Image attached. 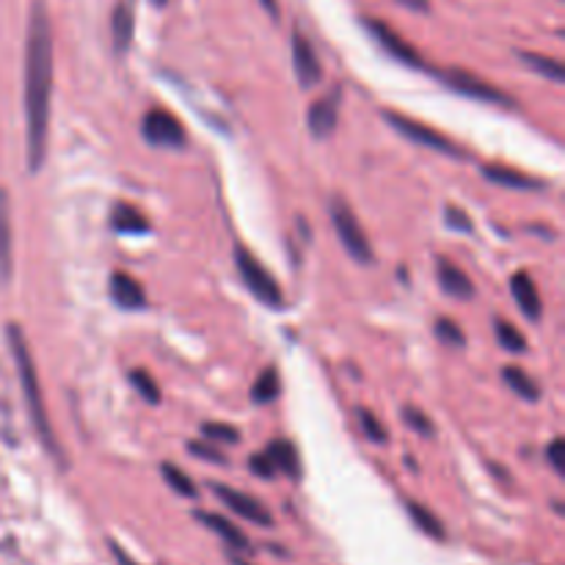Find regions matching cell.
I'll return each instance as SVG.
<instances>
[{
    "label": "cell",
    "mask_w": 565,
    "mask_h": 565,
    "mask_svg": "<svg viewBox=\"0 0 565 565\" xmlns=\"http://www.w3.org/2000/svg\"><path fill=\"white\" fill-rule=\"evenodd\" d=\"M132 33H136V14H132L130 3H116L114 17H110V36H114V53L125 55L132 44Z\"/></svg>",
    "instance_id": "9a60e30c"
},
{
    "label": "cell",
    "mask_w": 565,
    "mask_h": 565,
    "mask_svg": "<svg viewBox=\"0 0 565 565\" xmlns=\"http://www.w3.org/2000/svg\"><path fill=\"white\" fill-rule=\"evenodd\" d=\"M252 472L254 475H259V478H265V480H274L276 478V467H274V461H270L268 456H252Z\"/></svg>",
    "instance_id": "836d02e7"
},
{
    "label": "cell",
    "mask_w": 565,
    "mask_h": 565,
    "mask_svg": "<svg viewBox=\"0 0 565 565\" xmlns=\"http://www.w3.org/2000/svg\"><path fill=\"white\" fill-rule=\"evenodd\" d=\"M160 472H163L166 483H169L171 489H174L180 497H191V500H193V497L199 494L196 486H193V480L188 478V475L182 472V469H177L174 463H163V467H160Z\"/></svg>",
    "instance_id": "484cf974"
},
{
    "label": "cell",
    "mask_w": 565,
    "mask_h": 565,
    "mask_svg": "<svg viewBox=\"0 0 565 565\" xmlns=\"http://www.w3.org/2000/svg\"><path fill=\"white\" fill-rule=\"evenodd\" d=\"M494 326H497V340H500V345L505 348V351L511 353L527 351V340H524V334L516 329V326H511L508 320H497Z\"/></svg>",
    "instance_id": "d4e9b609"
},
{
    "label": "cell",
    "mask_w": 565,
    "mask_h": 565,
    "mask_svg": "<svg viewBox=\"0 0 565 565\" xmlns=\"http://www.w3.org/2000/svg\"><path fill=\"white\" fill-rule=\"evenodd\" d=\"M6 337H9L11 356H14L17 373H20L22 397H25V408H28V417H31L33 430H36V436H39V441L44 445V450L53 456V461L61 463V467H66L64 450H61L58 439H55V434H53V425H50L47 406H44V395H42V384H39L36 364H33L31 351H28L25 334H22V329L17 323H9Z\"/></svg>",
    "instance_id": "7a4b0ae2"
},
{
    "label": "cell",
    "mask_w": 565,
    "mask_h": 565,
    "mask_svg": "<svg viewBox=\"0 0 565 565\" xmlns=\"http://www.w3.org/2000/svg\"><path fill=\"white\" fill-rule=\"evenodd\" d=\"M397 3L412 11H419V14H428L430 11V0H397Z\"/></svg>",
    "instance_id": "d590c367"
},
{
    "label": "cell",
    "mask_w": 565,
    "mask_h": 565,
    "mask_svg": "<svg viewBox=\"0 0 565 565\" xmlns=\"http://www.w3.org/2000/svg\"><path fill=\"white\" fill-rule=\"evenodd\" d=\"M213 491L215 497H218L232 513H235V516L259 524V527H270V524H274V516H270L268 508H265L259 500H254V497L243 494V491H235V489H226V486H213Z\"/></svg>",
    "instance_id": "30bf717a"
},
{
    "label": "cell",
    "mask_w": 565,
    "mask_h": 565,
    "mask_svg": "<svg viewBox=\"0 0 565 565\" xmlns=\"http://www.w3.org/2000/svg\"><path fill=\"white\" fill-rule=\"evenodd\" d=\"M436 274H439V285L447 296L461 298V301L475 298L472 279H469V276L463 274L456 263H450V259H439V265H436Z\"/></svg>",
    "instance_id": "5bb4252c"
},
{
    "label": "cell",
    "mask_w": 565,
    "mask_h": 565,
    "mask_svg": "<svg viewBox=\"0 0 565 565\" xmlns=\"http://www.w3.org/2000/svg\"><path fill=\"white\" fill-rule=\"evenodd\" d=\"M265 456L274 461L276 472H285L287 478H292V480L301 478V458H298V450H296V445H292V441H287V439L270 441L268 452H265Z\"/></svg>",
    "instance_id": "ac0fdd59"
},
{
    "label": "cell",
    "mask_w": 565,
    "mask_h": 565,
    "mask_svg": "<svg viewBox=\"0 0 565 565\" xmlns=\"http://www.w3.org/2000/svg\"><path fill=\"white\" fill-rule=\"evenodd\" d=\"M483 174L489 182H497L502 188H513V191H541L546 185L544 180L527 177L524 171L511 169V166H486Z\"/></svg>",
    "instance_id": "e0dca14e"
},
{
    "label": "cell",
    "mask_w": 565,
    "mask_h": 565,
    "mask_svg": "<svg viewBox=\"0 0 565 565\" xmlns=\"http://www.w3.org/2000/svg\"><path fill=\"white\" fill-rule=\"evenodd\" d=\"M384 119L390 121V125L395 127L403 138L419 143V147L434 149V152H441V154H450V158H463L461 147H458L456 141H450L445 132H439V130H434V127L423 125V121L412 119V116L395 114V110H384Z\"/></svg>",
    "instance_id": "5b68a950"
},
{
    "label": "cell",
    "mask_w": 565,
    "mask_h": 565,
    "mask_svg": "<svg viewBox=\"0 0 565 565\" xmlns=\"http://www.w3.org/2000/svg\"><path fill=\"white\" fill-rule=\"evenodd\" d=\"M14 274V232H11V202L6 188H0V287Z\"/></svg>",
    "instance_id": "7c38bea8"
},
{
    "label": "cell",
    "mask_w": 565,
    "mask_h": 565,
    "mask_svg": "<svg viewBox=\"0 0 565 565\" xmlns=\"http://www.w3.org/2000/svg\"><path fill=\"white\" fill-rule=\"evenodd\" d=\"M439 77L447 88L463 94V97L480 99V103L505 105V108H513V105H516L513 103V97H508L505 92H500V88L491 86L489 81H483V77L472 75V72L467 70H447V72H439Z\"/></svg>",
    "instance_id": "52a82bcc"
},
{
    "label": "cell",
    "mask_w": 565,
    "mask_h": 565,
    "mask_svg": "<svg viewBox=\"0 0 565 565\" xmlns=\"http://www.w3.org/2000/svg\"><path fill=\"white\" fill-rule=\"evenodd\" d=\"M141 132H143V138L152 143V147L180 149L188 143V132H185V127H182V121L163 108H152L143 114Z\"/></svg>",
    "instance_id": "8992f818"
},
{
    "label": "cell",
    "mask_w": 565,
    "mask_h": 565,
    "mask_svg": "<svg viewBox=\"0 0 565 565\" xmlns=\"http://www.w3.org/2000/svg\"><path fill=\"white\" fill-rule=\"evenodd\" d=\"M188 452H191V456H196V458H202V461H207V463H221V467L226 463V458L221 456L215 447L204 445V441H188Z\"/></svg>",
    "instance_id": "1f68e13d"
},
{
    "label": "cell",
    "mask_w": 565,
    "mask_h": 565,
    "mask_svg": "<svg viewBox=\"0 0 565 565\" xmlns=\"http://www.w3.org/2000/svg\"><path fill=\"white\" fill-rule=\"evenodd\" d=\"M364 28H367V31L373 33L375 42H379L381 47H384L386 53L392 55V58H397V61H401V64L414 66V70H425L423 55H419V50L412 47V44H408L406 39H401V33L392 31V28L386 25V22L364 20Z\"/></svg>",
    "instance_id": "ba28073f"
},
{
    "label": "cell",
    "mask_w": 565,
    "mask_h": 565,
    "mask_svg": "<svg viewBox=\"0 0 565 565\" xmlns=\"http://www.w3.org/2000/svg\"><path fill=\"white\" fill-rule=\"evenodd\" d=\"M232 565H248V563H243L241 557H232Z\"/></svg>",
    "instance_id": "f35d334b"
},
{
    "label": "cell",
    "mask_w": 565,
    "mask_h": 565,
    "mask_svg": "<svg viewBox=\"0 0 565 565\" xmlns=\"http://www.w3.org/2000/svg\"><path fill=\"white\" fill-rule=\"evenodd\" d=\"M154 3H158V6H163V3H166V0H154Z\"/></svg>",
    "instance_id": "ab89813d"
},
{
    "label": "cell",
    "mask_w": 565,
    "mask_h": 565,
    "mask_svg": "<svg viewBox=\"0 0 565 565\" xmlns=\"http://www.w3.org/2000/svg\"><path fill=\"white\" fill-rule=\"evenodd\" d=\"M292 70H296L298 83L303 88H315L323 81V64H320L318 53H315V47L301 31L292 33Z\"/></svg>",
    "instance_id": "9c48e42d"
},
{
    "label": "cell",
    "mask_w": 565,
    "mask_h": 565,
    "mask_svg": "<svg viewBox=\"0 0 565 565\" xmlns=\"http://www.w3.org/2000/svg\"><path fill=\"white\" fill-rule=\"evenodd\" d=\"M359 425H362V430L367 434L370 441H375V445H384L386 430H384V425L373 417V412H367V408H359Z\"/></svg>",
    "instance_id": "4dcf8cb0"
},
{
    "label": "cell",
    "mask_w": 565,
    "mask_h": 565,
    "mask_svg": "<svg viewBox=\"0 0 565 565\" xmlns=\"http://www.w3.org/2000/svg\"><path fill=\"white\" fill-rule=\"evenodd\" d=\"M130 384L136 386L138 395H141L147 403H160V386H158V381L147 373V370H132Z\"/></svg>",
    "instance_id": "4316f807"
},
{
    "label": "cell",
    "mask_w": 565,
    "mask_h": 565,
    "mask_svg": "<svg viewBox=\"0 0 565 565\" xmlns=\"http://www.w3.org/2000/svg\"><path fill=\"white\" fill-rule=\"evenodd\" d=\"M110 298H114L116 307L130 309V312L147 307V292L141 290V285L130 274L110 276Z\"/></svg>",
    "instance_id": "4fadbf2b"
},
{
    "label": "cell",
    "mask_w": 565,
    "mask_h": 565,
    "mask_svg": "<svg viewBox=\"0 0 565 565\" xmlns=\"http://www.w3.org/2000/svg\"><path fill=\"white\" fill-rule=\"evenodd\" d=\"M447 226H452V230H458V232H472L475 226H472V218H469L467 213H463L461 207H447Z\"/></svg>",
    "instance_id": "d6a6232c"
},
{
    "label": "cell",
    "mask_w": 565,
    "mask_h": 565,
    "mask_svg": "<svg viewBox=\"0 0 565 565\" xmlns=\"http://www.w3.org/2000/svg\"><path fill=\"white\" fill-rule=\"evenodd\" d=\"M114 555H116V561H119V565H136V563H132L130 557H127L125 552H121L119 546H116V544H114Z\"/></svg>",
    "instance_id": "74e56055"
},
{
    "label": "cell",
    "mask_w": 565,
    "mask_h": 565,
    "mask_svg": "<svg viewBox=\"0 0 565 565\" xmlns=\"http://www.w3.org/2000/svg\"><path fill=\"white\" fill-rule=\"evenodd\" d=\"M502 379H505V384L511 386L522 401H530V403L541 401V386L535 384V379H530L522 367H513L511 364V367L502 370Z\"/></svg>",
    "instance_id": "44dd1931"
},
{
    "label": "cell",
    "mask_w": 565,
    "mask_h": 565,
    "mask_svg": "<svg viewBox=\"0 0 565 565\" xmlns=\"http://www.w3.org/2000/svg\"><path fill=\"white\" fill-rule=\"evenodd\" d=\"M511 292L513 298H516L522 315H527L530 320H539L541 315H544V303H541L539 287H535V281L530 279V274H524V270L522 274H513Z\"/></svg>",
    "instance_id": "2e32d148"
},
{
    "label": "cell",
    "mask_w": 565,
    "mask_h": 565,
    "mask_svg": "<svg viewBox=\"0 0 565 565\" xmlns=\"http://www.w3.org/2000/svg\"><path fill=\"white\" fill-rule=\"evenodd\" d=\"M259 3H263V9L268 11L274 20H279V0H259Z\"/></svg>",
    "instance_id": "8d00e7d4"
},
{
    "label": "cell",
    "mask_w": 565,
    "mask_h": 565,
    "mask_svg": "<svg viewBox=\"0 0 565 565\" xmlns=\"http://www.w3.org/2000/svg\"><path fill=\"white\" fill-rule=\"evenodd\" d=\"M50 97H53V28L44 0H33L25 39V138L31 174L42 169L47 154Z\"/></svg>",
    "instance_id": "6da1fadb"
},
{
    "label": "cell",
    "mask_w": 565,
    "mask_h": 565,
    "mask_svg": "<svg viewBox=\"0 0 565 565\" xmlns=\"http://www.w3.org/2000/svg\"><path fill=\"white\" fill-rule=\"evenodd\" d=\"M279 390H281L279 373H276V367H268L257 381H254L252 401L259 403V406H268V403H274L276 397H279Z\"/></svg>",
    "instance_id": "7402d4cb"
},
{
    "label": "cell",
    "mask_w": 565,
    "mask_h": 565,
    "mask_svg": "<svg viewBox=\"0 0 565 565\" xmlns=\"http://www.w3.org/2000/svg\"><path fill=\"white\" fill-rule=\"evenodd\" d=\"M202 436L207 441H226V445H237L241 441V430L224 423H204Z\"/></svg>",
    "instance_id": "f1b7e54d"
},
{
    "label": "cell",
    "mask_w": 565,
    "mask_h": 565,
    "mask_svg": "<svg viewBox=\"0 0 565 565\" xmlns=\"http://www.w3.org/2000/svg\"><path fill=\"white\" fill-rule=\"evenodd\" d=\"M403 419H406L408 428H414L419 436H425V439H430V436L436 434V425L430 423V419L425 417V414L419 412L417 406H406V408H403Z\"/></svg>",
    "instance_id": "f546056e"
},
{
    "label": "cell",
    "mask_w": 565,
    "mask_h": 565,
    "mask_svg": "<svg viewBox=\"0 0 565 565\" xmlns=\"http://www.w3.org/2000/svg\"><path fill=\"white\" fill-rule=\"evenodd\" d=\"M519 58H522L530 70L539 72V75L550 77L552 83L565 81V70L557 58H550V55H539V53H519Z\"/></svg>",
    "instance_id": "cb8c5ba5"
},
{
    "label": "cell",
    "mask_w": 565,
    "mask_h": 565,
    "mask_svg": "<svg viewBox=\"0 0 565 565\" xmlns=\"http://www.w3.org/2000/svg\"><path fill=\"white\" fill-rule=\"evenodd\" d=\"M110 226H114L119 235H143V232L152 230L147 215L138 207H132V204H116L114 215H110Z\"/></svg>",
    "instance_id": "ffe728a7"
},
{
    "label": "cell",
    "mask_w": 565,
    "mask_h": 565,
    "mask_svg": "<svg viewBox=\"0 0 565 565\" xmlns=\"http://www.w3.org/2000/svg\"><path fill=\"white\" fill-rule=\"evenodd\" d=\"M340 103H342V92L340 88H334V92L329 94V97L318 99V103L309 108V132H312L315 138H329L331 132L337 130V121H340Z\"/></svg>",
    "instance_id": "8fae6325"
},
{
    "label": "cell",
    "mask_w": 565,
    "mask_h": 565,
    "mask_svg": "<svg viewBox=\"0 0 565 565\" xmlns=\"http://www.w3.org/2000/svg\"><path fill=\"white\" fill-rule=\"evenodd\" d=\"M329 213H331V224H334L337 235H340V243L345 246V252L356 259L359 265H373L375 263V252L370 246V237L364 232V226L359 224L356 213H353L351 204L345 202L342 196H334L329 202Z\"/></svg>",
    "instance_id": "3957f363"
},
{
    "label": "cell",
    "mask_w": 565,
    "mask_h": 565,
    "mask_svg": "<svg viewBox=\"0 0 565 565\" xmlns=\"http://www.w3.org/2000/svg\"><path fill=\"white\" fill-rule=\"evenodd\" d=\"M563 447H565V441L557 436V439H552L550 450H546V458H550L552 469H555L557 475H563Z\"/></svg>",
    "instance_id": "e575fe53"
},
{
    "label": "cell",
    "mask_w": 565,
    "mask_h": 565,
    "mask_svg": "<svg viewBox=\"0 0 565 565\" xmlns=\"http://www.w3.org/2000/svg\"><path fill=\"white\" fill-rule=\"evenodd\" d=\"M235 263H237V270H241V276H243V281H246L248 290H252L254 296L265 303V307H270V309L285 307V292H281L279 281L274 279V274H270V270L265 268V265L259 263L252 252H248V248H243V246L235 248Z\"/></svg>",
    "instance_id": "277c9868"
},
{
    "label": "cell",
    "mask_w": 565,
    "mask_h": 565,
    "mask_svg": "<svg viewBox=\"0 0 565 565\" xmlns=\"http://www.w3.org/2000/svg\"><path fill=\"white\" fill-rule=\"evenodd\" d=\"M406 511L408 516H412V522L417 524L425 535H430V539L436 541L445 539V527H441V522L428 511V508L419 505V502H406Z\"/></svg>",
    "instance_id": "603a6c76"
},
{
    "label": "cell",
    "mask_w": 565,
    "mask_h": 565,
    "mask_svg": "<svg viewBox=\"0 0 565 565\" xmlns=\"http://www.w3.org/2000/svg\"><path fill=\"white\" fill-rule=\"evenodd\" d=\"M196 519H199V522H202L207 530H213V533H218L221 539H224L230 546H235V550L246 552L248 546H252V544H248L246 533H243V530L237 527V524H232L230 519L218 516V513H207V511H199Z\"/></svg>",
    "instance_id": "d6986e66"
},
{
    "label": "cell",
    "mask_w": 565,
    "mask_h": 565,
    "mask_svg": "<svg viewBox=\"0 0 565 565\" xmlns=\"http://www.w3.org/2000/svg\"><path fill=\"white\" fill-rule=\"evenodd\" d=\"M436 337H439V340L445 342V345H450V348L467 345V337H463L461 326H458L456 320H450V318L436 320Z\"/></svg>",
    "instance_id": "83f0119b"
}]
</instances>
